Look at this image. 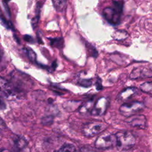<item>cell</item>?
<instances>
[{
  "mask_svg": "<svg viewBox=\"0 0 152 152\" xmlns=\"http://www.w3.org/2000/svg\"><path fill=\"white\" fill-rule=\"evenodd\" d=\"M15 145L17 147L23 148L26 145V141L21 137H18L15 140Z\"/></svg>",
  "mask_w": 152,
  "mask_h": 152,
  "instance_id": "obj_19",
  "label": "cell"
},
{
  "mask_svg": "<svg viewBox=\"0 0 152 152\" xmlns=\"http://www.w3.org/2000/svg\"><path fill=\"white\" fill-rule=\"evenodd\" d=\"M128 37V33L124 30H118L113 33V39L118 40H121Z\"/></svg>",
  "mask_w": 152,
  "mask_h": 152,
  "instance_id": "obj_14",
  "label": "cell"
},
{
  "mask_svg": "<svg viewBox=\"0 0 152 152\" xmlns=\"http://www.w3.org/2000/svg\"><path fill=\"white\" fill-rule=\"evenodd\" d=\"M144 107V104L142 102L134 101L122 104L120 106L119 111L122 115L128 118L141 111Z\"/></svg>",
  "mask_w": 152,
  "mask_h": 152,
  "instance_id": "obj_4",
  "label": "cell"
},
{
  "mask_svg": "<svg viewBox=\"0 0 152 152\" xmlns=\"http://www.w3.org/2000/svg\"><path fill=\"white\" fill-rule=\"evenodd\" d=\"M2 97L3 96L0 94V109L1 110L4 109L5 108V102L3 100Z\"/></svg>",
  "mask_w": 152,
  "mask_h": 152,
  "instance_id": "obj_22",
  "label": "cell"
},
{
  "mask_svg": "<svg viewBox=\"0 0 152 152\" xmlns=\"http://www.w3.org/2000/svg\"><path fill=\"white\" fill-rule=\"evenodd\" d=\"M151 77H152V71L144 67L135 68L129 75V78L132 80Z\"/></svg>",
  "mask_w": 152,
  "mask_h": 152,
  "instance_id": "obj_8",
  "label": "cell"
},
{
  "mask_svg": "<svg viewBox=\"0 0 152 152\" xmlns=\"http://www.w3.org/2000/svg\"><path fill=\"white\" fill-rule=\"evenodd\" d=\"M79 84L81 86L87 87L91 86L92 81L90 79H82L79 81Z\"/></svg>",
  "mask_w": 152,
  "mask_h": 152,
  "instance_id": "obj_18",
  "label": "cell"
},
{
  "mask_svg": "<svg viewBox=\"0 0 152 152\" xmlns=\"http://www.w3.org/2000/svg\"><path fill=\"white\" fill-rule=\"evenodd\" d=\"M52 2L55 8L58 11H63L66 5V1H53Z\"/></svg>",
  "mask_w": 152,
  "mask_h": 152,
  "instance_id": "obj_15",
  "label": "cell"
},
{
  "mask_svg": "<svg viewBox=\"0 0 152 152\" xmlns=\"http://www.w3.org/2000/svg\"><path fill=\"white\" fill-rule=\"evenodd\" d=\"M116 138L115 134L109 132L103 133L99 135L94 143L96 148L98 149H108L116 146Z\"/></svg>",
  "mask_w": 152,
  "mask_h": 152,
  "instance_id": "obj_3",
  "label": "cell"
},
{
  "mask_svg": "<svg viewBox=\"0 0 152 152\" xmlns=\"http://www.w3.org/2000/svg\"><path fill=\"white\" fill-rule=\"evenodd\" d=\"M24 50H25L26 53H27V56L29 58V59L33 62L35 61V60H36V54L34 53V51L32 49H30L28 48H26L24 49Z\"/></svg>",
  "mask_w": 152,
  "mask_h": 152,
  "instance_id": "obj_17",
  "label": "cell"
},
{
  "mask_svg": "<svg viewBox=\"0 0 152 152\" xmlns=\"http://www.w3.org/2000/svg\"><path fill=\"white\" fill-rule=\"evenodd\" d=\"M52 122V119L50 116H46L43 119V122L44 124H49Z\"/></svg>",
  "mask_w": 152,
  "mask_h": 152,
  "instance_id": "obj_21",
  "label": "cell"
},
{
  "mask_svg": "<svg viewBox=\"0 0 152 152\" xmlns=\"http://www.w3.org/2000/svg\"><path fill=\"white\" fill-rule=\"evenodd\" d=\"M0 152H10L8 150H6V149H5V150H1V151H0Z\"/></svg>",
  "mask_w": 152,
  "mask_h": 152,
  "instance_id": "obj_24",
  "label": "cell"
},
{
  "mask_svg": "<svg viewBox=\"0 0 152 152\" xmlns=\"http://www.w3.org/2000/svg\"><path fill=\"white\" fill-rule=\"evenodd\" d=\"M94 104H93V101L92 100H88L81 106V107L79 109V110L81 113H86L88 112V111H90L91 112L94 106Z\"/></svg>",
  "mask_w": 152,
  "mask_h": 152,
  "instance_id": "obj_11",
  "label": "cell"
},
{
  "mask_svg": "<svg viewBox=\"0 0 152 152\" xmlns=\"http://www.w3.org/2000/svg\"><path fill=\"white\" fill-rule=\"evenodd\" d=\"M5 127V123L4 121L2 119V118L0 117V132L2 131Z\"/></svg>",
  "mask_w": 152,
  "mask_h": 152,
  "instance_id": "obj_23",
  "label": "cell"
},
{
  "mask_svg": "<svg viewBox=\"0 0 152 152\" xmlns=\"http://www.w3.org/2000/svg\"><path fill=\"white\" fill-rule=\"evenodd\" d=\"M51 43L55 47H60L62 45V39H50Z\"/></svg>",
  "mask_w": 152,
  "mask_h": 152,
  "instance_id": "obj_20",
  "label": "cell"
},
{
  "mask_svg": "<svg viewBox=\"0 0 152 152\" xmlns=\"http://www.w3.org/2000/svg\"><path fill=\"white\" fill-rule=\"evenodd\" d=\"M138 91L135 87H127L122 90L118 95V99L120 100H126L131 99Z\"/></svg>",
  "mask_w": 152,
  "mask_h": 152,
  "instance_id": "obj_10",
  "label": "cell"
},
{
  "mask_svg": "<svg viewBox=\"0 0 152 152\" xmlns=\"http://www.w3.org/2000/svg\"><path fill=\"white\" fill-rule=\"evenodd\" d=\"M109 100L105 97L99 98L94 103L91 111V114L94 116H102L104 115L109 106Z\"/></svg>",
  "mask_w": 152,
  "mask_h": 152,
  "instance_id": "obj_6",
  "label": "cell"
},
{
  "mask_svg": "<svg viewBox=\"0 0 152 152\" xmlns=\"http://www.w3.org/2000/svg\"><path fill=\"white\" fill-rule=\"evenodd\" d=\"M126 122L133 127L144 129L146 127L147 119L142 115H135L128 117Z\"/></svg>",
  "mask_w": 152,
  "mask_h": 152,
  "instance_id": "obj_9",
  "label": "cell"
},
{
  "mask_svg": "<svg viewBox=\"0 0 152 152\" xmlns=\"http://www.w3.org/2000/svg\"><path fill=\"white\" fill-rule=\"evenodd\" d=\"M7 65L6 57L2 50H0V72L2 71Z\"/></svg>",
  "mask_w": 152,
  "mask_h": 152,
  "instance_id": "obj_16",
  "label": "cell"
},
{
  "mask_svg": "<svg viewBox=\"0 0 152 152\" xmlns=\"http://www.w3.org/2000/svg\"><path fill=\"white\" fill-rule=\"evenodd\" d=\"M75 146L71 144H65L59 150L54 152H75Z\"/></svg>",
  "mask_w": 152,
  "mask_h": 152,
  "instance_id": "obj_13",
  "label": "cell"
},
{
  "mask_svg": "<svg viewBox=\"0 0 152 152\" xmlns=\"http://www.w3.org/2000/svg\"><path fill=\"white\" fill-rule=\"evenodd\" d=\"M107 127L106 123L102 122H91L86 124L83 128V133L86 137H93L103 132Z\"/></svg>",
  "mask_w": 152,
  "mask_h": 152,
  "instance_id": "obj_5",
  "label": "cell"
},
{
  "mask_svg": "<svg viewBox=\"0 0 152 152\" xmlns=\"http://www.w3.org/2000/svg\"><path fill=\"white\" fill-rule=\"evenodd\" d=\"M0 94L3 97H9L17 95L11 81L0 77Z\"/></svg>",
  "mask_w": 152,
  "mask_h": 152,
  "instance_id": "obj_7",
  "label": "cell"
},
{
  "mask_svg": "<svg viewBox=\"0 0 152 152\" xmlns=\"http://www.w3.org/2000/svg\"><path fill=\"white\" fill-rule=\"evenodd\" d=\"M116 148L119 151H127L135 144V138L128 131H119L116 134Z\"/></svg>",
  "mask_w": 152,
  "mask_h": 152,
  "instance_id": "obj_2",
  "label": "cell"
},
{
  "mask_svg": "<svg viewBox=\"0 0 152 152\" xmlns=\"http://www.w3.org/2000/svg\"><path fill=\"white\" fill-rule=\"evenodd\" d=\"M122 9V1H113V7L105 8L103 11V15L110 24L118 25L120 23Z\"/></svg>",
  "mask_w": 152,
  "mask_h": 152,
  "instance_id": "obj_1",
  "label": "cell"
},
{
  "mask_svg": "<svg viewBox=\"0 0 152 152\" xmlns=\"http://www.w3.org/2000/svg\"><path fill=\"white\" fill-rule=\"evenodd\" d=\"M140 88L142 92L152 95V82H145L141 84Z\"/></svg>",
  "mask_w": 152,
  "mask_h": 152,
  "instance_id": "obj_12",
  "label": "cell"
}]
</instances>
